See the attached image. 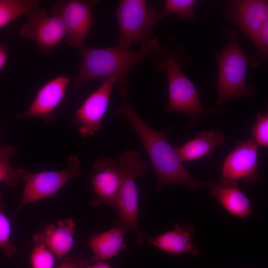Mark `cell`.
Wrapping results in <instances>:
<instances>
[{
	"instance_id": "obj_1",
	"label": "cell",
	"mask_w": 268,
	"mask_h": 268,
	"mask_svg": "<svg viewBox=\"0 0 268 268\" xmlns=\"http://www.w3.org/2000/svg\"><path fill=\"white\" fill-rule=\"evenodd\" d=\"M115 113L130 124L141 141L156 175V191L170 185L184 186L191 191L214 186V183L196 179L184 166L167 139L170 127L160 131L149 126L132 107L127 96L123 98L122 104Z\"/></svg>"
},
{
	"instance_id": "obj_2",
	"label": "cell",
	"mask_w": 268,
	"mask_h": 268,
	"mask_svg": "<svg viewBox=\"0 0 268 268\" xmlns=\"http://www.w3.org/2000/svg\"><path fill=\"white\" fill-rule=\"evenodd\" d=\"M163 48L157 38L141 42L140 48L133 51L119 45L107 48H91L84 46L80 50L82 64L73 88L78 90L93 79L101 80L116 78L119 91L123 98L127 96L129 86L128 75L136 65L143 62L151 54Z\"/></svg>"
},
{
	"instance_id": "obj_3",
	"label": "cell",
	"mask_w": 268,
	"mask_h": 268,
	"mask_svg": "<svg viewBox=\"0 0 268 268\" xmlns=\"http://www.w3.org/2000/svg\"><path fill=\"white\" fill-rule=\"evenodd\" d=\"M228 37L226 45L216 55L218 64L217 107L223 108L229 100L238 97H250L255 94L246 83L247 70L250 58L244 52L238 41L237 32L223 29Z\"/></svg>"
},
{
	"instance_id": "obj_4",
	"label": "cell",
	"mask_w": 268,
	"mask_h": 268,
	"mask_svg": "<svg viewBox=\"0 0 268 268\" xmlns=\"http://www.w3.org/2000/svg\"><path fill=\"white\" fill-rule=\"evenodd\" d=\"M117 157L122 166L123 175L115 208L119 215L117 224L132 230L137 245L140 246L147 235L141 231L138 226V197L135 181L146 173L148 164L134 150H128Z\"/></svg>"
},
{
	"instance_id": "obj_5",
	"label": "cell",
	"mask_w": 268,
	"mask_h": 268,
	"mask_svg": "<svg viewBox=\"0 0 268 268\" xmlns=\"http://www.w3.org/2000/svg\"><path fill=\"white\" fill-rule=\"evenodd\" d=\"M163 68H166L168 81L169 102L165 112L176 111L190 116L191 123H195L204 114H216L223 108L209 109L201 104L199 93L192 82L184 74L178 60L167 54L163 58Z\"/></svg>"
},
{
	"instance_id": "obj_6",
	"label": "cell",
	"mask_w": 268,
	"mask_h": 268,
	"mask_svg": "<svg viewBox=\"0 0 268 268\" xmlns=\"http://www.w3.org/2000/svg\"><path fill=\"white\" fill-rule=\"evenodd\" d=\"M119 28L118 45L130 49L133 43L154 37L153 27L158 20L154 8L144 0H121L116 11Z\"/></svg>"
},
{
	"instance_id": "obj_7",
	"label": "cell",
	"mask_w": 268,
	"mask_h": 268,
	"mask_svg": "<svg viewBox=\"0 0 268 268\" xmlns=\"http://www.w3.org/2000/svg\"><path fill=\"white\" fill-rule=\"evenodd\" d=\"M67 163L68 169L61 171L31 173L23 168L16 169L18 180L25 183L18 209L25 205L52 197L72 178L81 173V166L77 157L70 156Z\"/></svg>"
},
{
	"instance_id": "obj_8",
	"label": "cell",
	"mask_w": 268,
	"mask_h": 268,
	"mask_svg": "<svg viewBox=\"0 0 268 268\" xmlns=\"http://www.w3.org/2000/svg\"><path fill=\"white\" fill-rule=\"evenodd\" d=\"M98 0H58L52 11L58 16L65 26L66 42L80 50L93 23V10Z\"/></svg>"
},
{
	"instance_id": "obj_9",
	"label": "cell",
	"mask_w": 268,
	"mask_h": 268,
	"mask_svg": "<svg viewBox=\"0 0 268 268\" xmlns=\"http://www.w3.org/2000/svg\"><path fill=\"white\" fill-rule=\"evenodd\" d=\"M28 18V22L21 26L19 34L33 41L42 52L49 53L66 38L61 18L55 14H49L46 9H36Z\"/></svg>"
},
{
	"instance_id": "obj_10",
	"label": "cell",
	"mask_w": 268,
	"mask_h": 268,
	"mask_svg": "<svg viewBox=\"0 0 268 268\" xmlns=\"http://www.w3.org/2000/svg\"><path fill=\"white\" fill-rule=\"evenodd\" d=\"M93 168L90 182L95 197L91 201L92 205L99 207L106 204L115 208L123 175L118 158H100L94 162Z\"/></svg>"
},
{
	"instance_id": "obj_11",
	"label": "cell",
	"mask_w": 268,
	"mask_h": 268,
	"mask_svg": "<svg viewBox=\"0 0 268 268\" xmlns=\"http://www.w3.org/2000/svg\"><path fill=\"white\" fill-rule=\"evenodd\" d=\"M100 86L91 93L75 112L73 124L82 137L94 135L101 128V122L109 104L116 78L102 80Z\"/></svg>"
},
{
	"instance_id": "obj_12",
	"label": "cell",
	"mask_w": 268,
	"mask_h": 268,
	"mask_svg": "<svg viewBox=\"0 0 268 268\" xmlns=\"http://www.w3.org/2000/svg\"><path fill=\"white\" fill-rule=\"evenodd\" d=\"M260 177L258 148L252 137L238 143L225 158L221 179L235 182H252Z\"/></svg>"
},
{
	"instance_id": "obj_13",
	"label": "cell",
	"mask_w": 268,
	"mask_h": 268,
	"mask_svg": "<svg viewBox=\"0 0 268 268\" xmlns=\"http://www.w3.org/2000/svg\"><path fill=\"white\" fill-rule=\"evenodd\" d=\"M70 80V78L60 75L47 82L38 90L27 111L18 114L17 118H37L48 123L54 122L56 119L54 111L65 97Z\"/></svg>"
},
{
	"instance_id": "obj_14",
	"label": "cell",
	"mask_w": 268,
	"mask_h": 268,
	"mask_svg": "<svg viewBox=\"0 0 268 268\" xmlns=\"http://www.w3.org/2000/svg\"><path fill=\"white\" fill-rule=\"evenodd\" d=\"M227 17L253 41L268 21V2L263 0L231 1Z\"/></svg>"
},
{
	"instance_id": "obj_15",
	"label": "cell",
	"mask_w": 268,
	"mask_h": 268,
	"mask_svg": "<svg viewBox=\"0 0 268 268\" xmlns=\"http://www.w3.org/2000/svg\"><path fill=\"white\" fill-rule=\"evenodd\" d=\"M75 223L70 218L59 220L56 224L47 223L43 230L35 233V245H43L61 259L71 249L75 233Z\"/></svg>"
},
{
	"instance_id": "obj_16",
	"label": "cell",
	"mask_w": 268,
	"mask_h": 268,
	"mask_svg": "<svg viewBox=\"0 0 268 268\" xmlns=\"http://www.w3.org/2000/svg\"><path fill=\"white\" fill-rule=\"evenodd\" d=\"M195 227L192 224L177 223L171 230L148 240L149 245L175 255H198L199 250L193 241Z\"/></svg>"
},
{
	"instance_id": "obj_17",
	"label": "cell",
	"mask_w": 268,
	"mask_h": 268,
	"mask_svg": "<svg viewBox=\"0 0 268 268\" xmlns=\"http://www.w3.org/2000/svg\"><path fill=\"white\" fill-rule=\"evenodd\" d=\"M211 188L210 196L230 214L241 218L252 214L250 200L236 182L221 179Z\"/></svg>"
},
{
	"instance_id": "obj_18",
	"label": "cell",
	"mask_w": 268,
	"mask_h": 268,
	"mask_svg": "<svg viewBox=\"0 0 268 268\" xmlns=\"http://www.w3.org/2000/svg\"><path fill=\"white\" fill-rule=\"evenodd\" d=\"M128 230L117 224L107 231L92 235L88 242L93 253L91 261L102 262L118 255L126 247L124 242Z\"/></svg>"
},
{
	"instance_id": "obj_19",
	"label": "cell",
	"mask_w": 268,
	"mask_h": 268,
	"mask_svg": "<svg viewBox=\"0 0 268 268\" xmlns=\"http://www.w3.org/2000/svg\"><path fill=\"white\" fill-rule=\"evenodd\" d=\"M224 139V134L218 131H202L174 150L181 162L193 161L211 156L214 148L222 144Z\"/></svg>"
},
{
	"instance_id": "obj_20",
	"label": "cell",
	"mask_w": 268,
	"mask_h": 268,
	"mask_svg": "<svg viewBox=\"0 0 268 268\" xmlns=\"http://www.w3.org/2000/svg\"><path fill=\"white\" fill-rule=\"evenodd\" d=\"M36 0H0V29L23 15H29L37 9Z\"/></svg>"
},
{
	"instance_id": "obj_21",
	"label": "cell",
	"mask_w": 268,
	"mask_h": 268,
	"mask_svg": "<svg viewBox=\"0 0 268 268\" xmlns=\"http://www.w3.org/2000/svg\"><path fill=\"white\" fill-rule=\"evenodd\" d=\"M16 151L12 146H2L0 144V182L9 187L17 185L19 181L16 170L10 164V160Z\"/></svg>"
},
{
	"instance_id": "obj_22",
	"label": "cell",
	"mask_w": 268,
	"mask_h": 268,
	"mask_svg": "<svg viewBox=\"0 0 268 268\" xmlns=\"http://www.w3.org/2000/svg\"><path fill=\"white\" fill-rule=\"evenodd\" d=\"M196 2L195 0H166L162 12L158 14V20L174 14L183 19L193 20L196 18L194 10Z\"/></svg>"
},
{
	"instance_id": "obj_23",
	"label": "cell",
	"mask_w": 268,
	"mask_h": 268,
	"mask_svg": "<svg viewBox=\"0 0 268 268\" xmlns=\"http://www.w3.org/2000/svg\"><path fill=\"white\" fill-rule=\"evenodd\" d=\"M3 195L0 193V249L4 251L8 258H11L16 253V247L10 243L11 226L4 214Z\"/></svg>"
},
{
	"instance_id": "obj_24",
	"label": "cell",
	"mask_w": 268,
	"mask_h": 268,
	"mask_svg": "<svg viewBox=\"0 0 268 268\" xmlns=\"http://www.w3.org/2000/svg\"><path fill=\"white\" fill-rule=\"evenodd\" d=\"M256 46L258 53L252 58L250 62L252 67L259 66L268 59V21L260 30L257 37L253 41Z\"/></svg>"
},
{
	"instance_id": "obj_25",
	"label": "cell",
	"mask_w": 268,
	"mask_h": 268,
	"mask_svg": "<svg viewBox=\"0 0 268 268\" xmlns=\"http://www.w3.org/2000/svg\"><path fill=\"white\" fill-rule=\"evenodd\" d=\"M32 268H53L55 259L53 253L43 245H35L31 256Z\"/></svg>"
},
{
	"instance_id": "obj_26",
	"label": "cell",
	"mask_w": 268,
	"mask_h": 268,
	"mask_svg": "<svg viewBox=\"0 0 268 268\" xmlns=\"http://www.w3.org/2000/svg\"><path fill=\"white\" fill-rule=\"evenodd\" d=\"M256 122L252 131V138L257 144L263 147L268 146V114L257 113L256 115Z\"/></svg>"
},
{
	"instance_id": "obj_27",
	"label": "cell",
	"mask_w": 268,
	"mask_h": 268,
	"mask_svg": "<svg viewBox=\"0 0 268 268\" xmlns=\"http://www.w3.org/2000/svg\"><path fill=\"white\" fill-rule=\"evenodd\" d=\"M76 268H111V267L107 263L102 262H96L94 265H90L87 262L81 259Z\"/></svg>"
},
{
	"instance_id": "obj_28",
	"label": "cell",
	"mask_w": 268,
	"mask_h": 268,
	"mask_svg": "<svg viewBox=\"0 0 268 268\" xmlns=\"http://www.w3.org/2000/svg\"><path fill=\"white\" fill-rule=\"evenodd\" d=\"M81 259L65 258L58 268H76Z\"/></svg>"
},
{
	"instance_id": "obj_29",
	"label": "cell",
	"mask_w": 268,
	"mask_h": 268,
	"mask_svg": "<svg viewBox=\"0 0 268 268\" xmlns=\"http://www.w3.org/2000/svg\"><path fill=\"white\" fill-rule=\"evenodd\" d=\"M7 59V49L6 45H0V70L5 66Z\"/></svg>"
}]
</instances>
